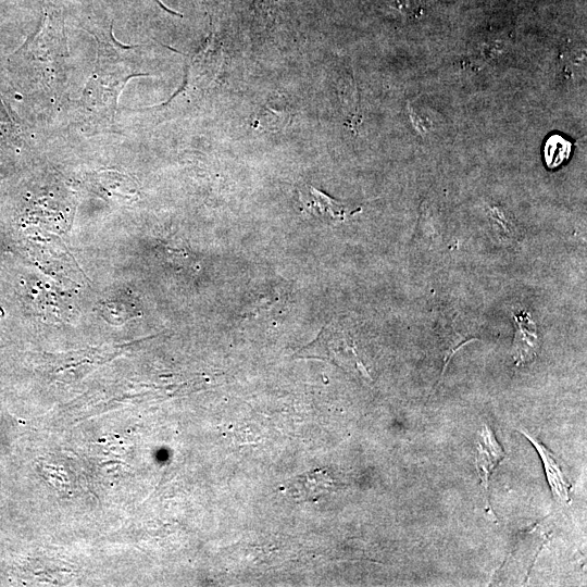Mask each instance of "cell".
Instances as JSON below:
<instances>
[{
  "mask_svg": "<svg viewBox=\"0 0 587 587\" xmlns=\"http://www.w3.org/2000/svg\"><path fill=\"white\" fill-rule=\"evenodd\" d=\"M118 51L109 47L99 46L97 67L85 90L86 101L97 108H103L113 113L116 108V99L133 72L123 65Z\"/></svg>",
  "mask_w": 587,
  "mask_h": 587,
  "instance_id": "1",
  "label": "cell"
},
{
  "mask_svg": "<svg viewBox=\"0 0 587 587\" xmlns=\"http://www.w3.org/2000/svg\"><path fill=\"white\" fill-rule=\"evenodd\" d=\"M347 336L336 322L327 324L319 336L296 352L297 358H312L334 362L346 367L353 362V354H348Z\"/></svg>",
  "mask_w": 587,
  "mask_h": 587,
  "instance_id": "2",
  "label": "cell"
},
{
  "mask_svg": "<svg viewBox=\"0 0 587 587\" xmlns=\"http://www.w3.org/2000/svg\"><path fill=\"white\" fill-rule=\"evenodd\" d=\"M337 483L324 470H315L296 476L287 482L285 492L296 502L316 501L323 495L335 490Z\"/></svg>",
  "mask_w": 587,
  "mask_h": 587,
  "instance_id": "3",
  "label": "cell"
},
{
  "mask_svg": "<svg viewBox=\"0 0 587 587\" xmlns=\"http://www.w3.org/2000/svg\"><path fill=\"white\" fill-rule=\"evenodd\" d=\"M299 200L305 213L320 220H345L355 213L339 200H336L313 186H304L299 189Z\"/></svg>",
  "mask_w": 587,
  "mask_h": 587,
  "instance_id": "4",
  "label": "cell"
},
{
  "mask_svg": "<svg viewBox=\"0 0 587 587\" xmlns=\"http://www.w3.org/2000/svg\"><path fill=\"white\" fill-rule=\"evenodd\" d=\"M516 330L513 340V353L516 365L532 362L539 349L537 326L526 311L513 314Z\"/></svg>",
  "mask_w": 587,
  "mask_h": 587,
  "instance_id": "5",
  "label": "cell"
},
{
  "mask_svg": "<svg viewBox=\"0 0 587 587\" xmlns=\"http://www.w3.org/2000/svg\"><path fill=\"white\" fill-rule=\"evenodd\" d=\"M503 457V450L496 440L494 433L487 425H484L477 441L476 466L487 499L489 476Z\"/></svg>",
  "mask_w": 587,
  "mask_h": 587,
  "instance_id": "6",
  "label": "cell"
},
{
  "mask_svg": "<svg viewBox=\"0 0 587 587\" xmlns=\"http://www.w3.org/2000/svg\"><path fill=\"white\" fill-rule=\"evenodd\" d=\"M524 436L534 445L537 449L545 466L548 483L555 499L570 503V489L571 485L566 480L561 467L559 466L553 454L536 438L532 437L528 433L521 429Z\"/></svg>",
  "mask_w": 587,
  "mask_h": 587,
  "instance_id": "7",
  "label": "cell"
},
{
  "mask_svg": "<svg viewBox=\"0 0 587 587\" xmlns=\"http://www.w3.org/2000/svg\"><path fill=\"white\" fill-rule=\"evenodd\" d=\"M572 152V143L561 135L549 136L542 148L546 166L553 170L566 162Z\"/></svg>",
  "mask_w": 587,
  "mask_h": 587,
  "instance_id": "8",
  "label": "cell"
},
{
  "mask_svg": "<svg viewBox=\"0 0 587 587\" xmlns=\"http://www.w3.org/2000/svg\"><path fill=\"white\" fill-rule=\"evenodd\" d=\"M385 2L404 18L415 20L424 13L427 0H385Z\"/></svg>",
  "mask_w": 587,
  "mask_h": 587,
  "instance_id": "9",
  "label": "cell"
}]
</instances>
